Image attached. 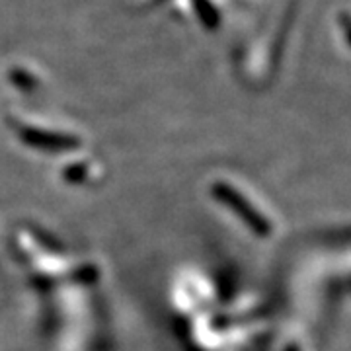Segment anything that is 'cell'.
Here are the masks:
<instances>
[{"label": "cell", "instance_id": "3957f363", "mask_svg": "<svg viewBox=\"0 0 351 351\" xmlns=\"http://www.w3.org/2000/svg\"><path fill=\"white\" fill-rule=\"evenodd\" d=\"M199 12H201V18H203V22L207 25H211L215 27L217 25V14H215L213 6H209V4H205L203 0H199Z\"/></svg>", "mask_w": 351, "mask_h": 351}, {"label": "cell", "instance_id": "6da1fadb", "mask_svg": "<svg viewBox=\"0 0 351 351\" xmlns=\"http://www.w3.org/2000/svg\"><path fill=\"white\" fill-rule=\"evenodd\" d=\"M211 195L219 203H223L225 207H228L232 213L237 215L254 234H258L262 239L271 234V223L252 205L250 201L240 193L239 189H234L230 184H226V182H215L213 186H211Z\"/></svg>", "mask_w": 351, "mask_h": 351}, {"label": "cell", "instance_id": "7a4b0ae2", "mask_svg": "<svg viewBox=\"0 0 351 351\" xmlns=\"http://www.w3.org/2000/svg\"><path fill=\"white\" fill-rule=\"evenodd\" d=\"M18 137L32 149L47 152H71L80 147V138L64 133H53L45 129H36V127H24L20 129Z\"/></svg>", "mask_w": 351, "mask_h": 351}, {"label": "cell", "instance_id": "5b68a950", "mask_svg": "<svg viewBox=\"0 0 351 351\" xmlns=\"http://www.w3.org/2000/svg\"><path fill=\"white\" fill-rule=\"evenodd\" d=\"M285 351H301V350H299V346L291 343V346H287V348H285Z\"/></svg>", "mask_w": 351, "mask_h": 351}, {"label": "cell", "instance_id": "277c9868", "mask_svg": "<svg viewBox=\"0 0 351 351\" xmlns=\"http://www.w3.org/2000/svg\"><path fill=\"white\" fill-rule=\"evenodd\" d=\"M12 80L18 84V88H22V90H32V88L36 86V82L32 80V76H27L25 73H14Z\"/></svg>", "mask_w": 351, "mask_h": 351}]
</instances>
